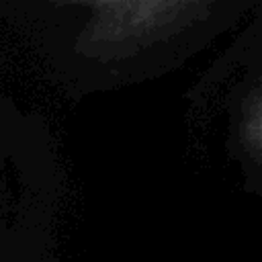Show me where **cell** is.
Wrapping results in <instances>:
<instances>
[]
</instances>
